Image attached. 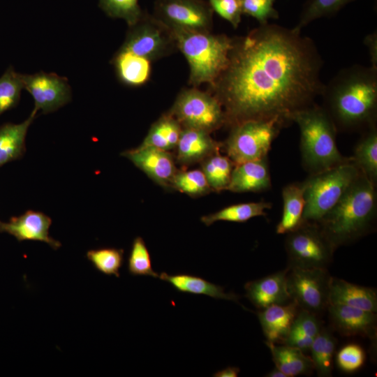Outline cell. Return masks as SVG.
Segmentation results:
<instances>
[{"instance_id":"cell-17","label":"cell","mask_w":377,"mask_h":377,"mask_svg":"<svg viewBox=\"0 0 377 377\" xmlns=\"http://www.w3.org/2000/svg\"><path fill=\"white\" fill-rule=\"evenodd\" d=\"M288 269L279 271L244 285L245 296L256 308L285 304L292 301L287 288Z\"/></svg>"},{"instance_id":"cell-39","label":"cell","mask_w":377,"mask_h":377,"mask_svg":"<svg viewBox=\"0 0 377 377\" xmlns=\"http://www.w3.org/2000/svg\"><path fill=\"white\" fill-rule=\"evenodd\" d=\"M322 327L316 314L302 309L298 312L287 337H304L314 339Z\"/></svg>"},{"instance_id":"cell-6","label":"cell","mask_w":377,"mask_h":377,"mask_svg":"<svg viewBox=\"0 0 377 377\" xmlns=\"http://www.w3.org/2000/svg\"><path fill=\"white\" fill-rule=\"evenodd\" d=\"M360 174L351 159L323 172L309 175L302 182L305 198L303 221L316 223L320 221Z\"/></svg>"},{"instance_id":"cell-23","label":"cell","mask_w":377,"mask_h":377,"mask_svg":"<svg viewBox=\"0 0 377 377\" xmlns=\"http://www.w3.org/2000/svg\"><path fill=\"white\" fill-rule=\"evenodd\" d=\"M281 195L282 215L276 228V232L279 235L294 230L303 222L305 198L302 182L286 185L282 189Z\"/></svg>"},{"instance_id":"cell-7","label":"cell","mask_w":377,"mask_h":377,"mask_svg":"<svg viewBox=\"0 0 377 377\" xmlns=\"http://www.w3.org/2000/svg\"><path fill=\"white\" fill-rule=\"evenodd\" d=\"M286 126L279 118L247 120L232 126L224 144L228 156L235 165L268 156L273 141Z\"/></svg>"},{"instance_id":"cell-20","label":"cell","mask_w":377,"mask_h":377,"mask_svg":"<svg viewBox=\"0 0 377 377\" xmlns=\"http://www.w3.org/2000/svg\"><path fill=\"white\" fill-rule=\"evenodd\" d=\"M221 144L214 140L210 133L200 129L182 127L177 145V159L182 164L202 161L219 151Z\"/></svg>"},{"instance_id":"cell-43","label":"cell","mask_w":377,"mask_h":377,"mask_svg":"<svg viewBox=\"0 0 377 377\" xmlns=\"http://www.w3.org/2000/svg\"><path fill=\"white\" fill-rule=\"evenodd\" d=\"M239 368L235 367H228L222 370L218 371L213 374L216 377H237L239 373Z\"/></svg>"},{"instance_id":"cell-24","label":"cell","mask_w":377,"mask_h":377,"mask_svg":"<svg viewBox=\"0 0 377 377\" xmlns=\"http://www.w3.org/2000/svg\"><path fill=\"white\" fill-rule=\"evenodd\" d=\"M160 279L170 283L181 293L195 295H205L215 299H221L238 302L239 295L233 293H226L222 286L211 283L201 277L187 274H168L165 272L158 274Z\"/></svg>"},{"instance_id":"cell-10","label":"cell","mask_w":377,"mask_h":377,"mask_svg":"<svg viewBox=\"0 0 377 377\" xmlns=\"http://www.w3.org/2000/svg\"><path fill=\"white\" fill-rule=\"evenodd\" d=\"M120 49L152 61L172 54L177 46L172 31L154 15L144 12L135 24L128 27Z\"/></svg>"},{"instance_id":"cell-14","label":"cell","mask_w":377,"mask_h":377,"mask_svg":"<svg viewBox=\"0 0 377 377\" xmlns=\"http://www.w3.org/2000/svg\"><path fill=\"white\" fill-rule=\"evenodd\" d=\"M122 156L130 160L154 182L163 186L171 185L177 171L173 158L168 151L139 146L125 151Z\"/></svg>"},{"instance_id":"cell-1","label":"cell","mask_w":377,"mask_h":377,"mask_svg":"<svg viewBox=\"0 0 377 377\" xmlns=\"http://www.w3.org/2000/svg\"><path fill=\"white\" fill-rule=\"evenodd\" d=\"M232 38L228 64L209 86L223 107L226 126L273 118L288 126L294 112L320 96L324 63L311 38L267 23Z\"/></svg>"},{"instance_id":"cell-41","label":"cell","mask_w":377,"mask_h":377,"mask_svg":"<svg viewBox=\"0 0 377 377\" xmlns=\"http://www.w3.org/2000/svg\"><path fill=\"white\" fill-rule=\"evenodd\" d=\"M214 12L237 29L242 20L239 0H207Z\"/></svg>"},{"instance_id":"cell-28","label":"cell","mask_w":377,"mask_h":377,"mask_svg":"<svg viewBox=\"0 0 377 377\" xmlns=\"http://www.w3.org/2000/svg\"><path fill=\"white\" fill-rule=\"evenodd\" d=\"M182 130L180 123L170 114H165L151 125L140 146L169 151L176 148Z\"/></svg>"},{"instance_id":"cell-26","label":"cell","mask_w":377,"mask_h":377,"mask_svg":"<svg viewBox=\"0 0 377 377\" xmlns=\"http://www.w3.org/2000/svg\"><path fill=\"white\" fill-rule=\"evenodd\" d=\"M275 367L283 372L287 377H293L309 374L313 369V362L301 350L286 345H279L266 341Z\"/></svg>"},{"instance_id":"cell-30","label":"cell","mask_w":377,"mask_h":377,"mask_svg":"<svg viewBox=\"0 0 377 377\" xmlns=\"http://www.w3.org/2000/svg\"><path fill=\"white\" fill-rule=\"evenodd\" d=\"M336 344V338L327 328L322 327L314 338L309 350L313 369H316L318 376L321 377L332 376Z\"/></svg>"},{"instance_id":"cell-2","label":"cell","mask_w":377,"mask_h":377,"mask_svg":"<svg viewBox=\"0 0 377 377\" xmlns=\"http://www.w3.org/2000/svg\"><path fill=\"white\" fill-rule=\"evenodd\" d=\"M320 96L337 131H364L376 125L377 68H344L324 84Z\"/></svg>"},{"instance_id":"cell-42","label":"cell","mask_w":377,"mask_h":377,"mask_svg":"<svg viewBox=\"0 0 377 377\" xmlns=\"http://www.w3.org/2000/svg\"><path fill=\"white\" fill-rule=\"evenodd\" d=\"M363 43L368 49L371 66L377 68V31L367 35Z\"/></svg>"},{"instance_id":"cell-45","label":"cell","mask_w":377,"mask_h":377,"mask_svg":"<svg viewBox=\"0 0 377 377\" xmlns=\"http://www.w3.org/2000/svg\"><path fill=\"white\" fill-rule=\"evenodd\" d=\"M1 221H0V226H1Z\"/></svg>"},{"instance_id":"cell-13","label":"cell","mask_w":377,"mask_h":377,"mask_svg":"<svg viewBox=\"0 0 377 377\" xmlns=\"http://www.w3.org/2000/svg\"><path fill=\"white\" fill-rule=\"evenodd\" d=\"M21 77L24 89L34 99L33 110L36 112H52L71 101V89L65 77L40 71L31 75L21 74Z\"/></svg>"},{"instance_id":"cell-21","label":"cell","mask_w":377,"mask_h":377,"mask_svg":"<svg viewBox=\"0 0 377 377\" xmlns=\"http://www.w3.org/2000/svg\"><path fill=\"white\" fill-rule=\"evenodd\" d=\"M343 304L376 313L377 294L375 289L331 277L329 304Z\"/></svg>"},{"instance_id":"cell-40","label":"cell","mask_w":377,"mask_h":377,"mask_svg":"<svg viewBox=\"0 0 377 377\" xmlns=\"http://www.w3.org/2000/svg\"><path fill=\"white\" fill-rule=\"evenodd\" d=\"M365 353L362 348L355 343L342 347L337 355V362L343 371L352 373L358 370L364 363Z\"/></svg>"},{"instance_id":"cell-36","label":"cell","mask_w":377,"mask_h":377,"mask_svg":"<svg viewBox=\"0 0 377 377\" xmlns=\"http://www.w3.org/2000/svg\"><path fill=\"white\" fill-rule=\"evenodd\" d=\"M128 271L133 276L158 277V274L152 268L149 250L141 237L138 236L133 241L128 258Z\"/></svg>"},{"instance_id":"cell-29","label":"cell","mask_w":377,"mask_h":377,"mask_svg":"<svg viewBox=\"0 0 377 377\" xmlns=\"http://www.w3.org/2000/svg\"><path fill=\"white\" fill-rule=\"evenodd\" d=\"M271 207V203L264 201L239 203L203 216L200 220L207 226L219 221L244 223L253 217L266 216L265 210Z\"/></svg>"},{"instance_id":"cell-35","label":"cell","mask_w":377,"mask_h":377,"mask_svg":"<svg viewBox=\"0 0 377 377\" xmlns=\"http://www.w3.org/2000/svg\"><path fill=\"white\" fill-rule=\"evenodd\" d=\"M170 186L193 197L205 195L211 190L204 173L198 169L177 171Z\"/></svg>"},{"instance_id":"cell-19","label":"cell","mask_w":377,"mask_h":377,"mask_svg":"<svg viewBox=\"0 0 377 377\" xmlns=\"http://www.w3.org/2000/svg\"><path fill=\"white\" fill-rule=\"evenodd\" d=\"M298 307L290 301L269 306L258 312V318L267 341L283 343L298 313Z\"/></svg>"},{"instance_id":"cell-16","label":"cell","mask_w":377,"mask_h":377,"mask_svg":"<svg viewBox=\"0 0 377 377\" xmlns=\"http://www.w3.org/2000/svg\"><path fill=\"white\" fill-rule=\"evenodd\" d=\"M327 307L331 323L339 333L376 338L375 313L343 304H330Z\"/></svg>"},{"instance_id":"cell-44","label":"cell","mask_w":377,"mask_h":377,"mask_svg":"<svg viewBox=\"0 0 377 377\" xmlns=\"http://www.w3.org/2000/svg\"><path fill=\"white\" fill-rule=\"evenodd\" d=\"M267 377H287L286 375L282 372L277 367H274L273 369H272L269 372H268L266 375Z\"/></svg>"},{"instance_id":"cell-5","label":"cell","mask_w":377,"mask_h":377,"mask_svg":"<svg viewBox=\"0 0 377 377\" xmlns=\"http://www.w3.org/2000/svg\"><path fill=\"white\" fill-rule=\"evenodd\" d=\"M189 66L188 83L194 87L212 84L226 68L232 38L211 32L172 31Z\"/></svg>"},{"instance_id":"cell-8","label":"cell","mask_w":377,"mask_h":377,"mask_svg":"<svg viewBox=\"0 0 377 377\" xmlns=\"http://www.w3.org/2000/svg\"><path fill=\"white\" fill-rule=\"evenodd\" d=\"M182 127L212 133L226 125V116L219 100L198 87L182 89L168 112Z\"/></svg>"},{"instance_id":"cell-15","label":"cell","mask_w":377,"mask_h":377,"mask_svg":"<svg viewBox=\"0 0 377 377\" xmlns=\"http://www.w3.org/2000/svg\"><path fill=\"white\" fill-rule=\"evenodd\" d=\"M51 224V219L44 213L28 210L18 216L12 217L8 222H1L0 232L10 234L20 242L31 240L45 242L57 250L61 244L50 236Z\"/></svg>"},{"instance_id":"cell-3","label":"cell","mask_w":377,"mask_h":377,"mask_svg":"<svg viewBox=\"0 0 377 377\" xmlns=\"http://www.w3.org/2000/svg\"><path fill=\"white\" fill-rule=\"evenodd\" d=\"M376 214V186L361 172L317 223L336 249L369 233Z\"/></svg>"},{"instance_id":"cell-25","label":"cell","mask_w":377,"mask_h":377,"mask_svg":"<svg viewBox=\"0 0 377 377\" xmlns=\"http://www.w3.org/2000/svg\"><path fill=\"white\" fill-rule=\"evenodd\" d=\"M33 110L21 123H6L0 126V167L20 158L25 151L28 129L36 116Z\"/></svg>"},{"instance_id":"cell-34","label":"cell","mask_w":377,"mask_h":377,"mask_svg":"<svg viewBox=\"0 0 377 377\" xmlns=\"http://www.w3.org/2000/svg\"><path fill=\"white\" fill-rule=\"evenodd\" d=\"M23 89L21 73L10 66L0 77V115L18 103Z\"/></svg>"},{"instance_id":"cell-9","label":"cell","mask_w":377,"mask_h":377,"mask_svg":"<svg viewBox=\"0 0 377 377\" xmlns=\"http://www.w3.org/2000/svg\"><path fill=\"white\" fill-rule=\"evenodd\" d=\"M285 248L289 267L325 268L334 247L316 222L304 221L286 234Z\"/></svg>"},{"instance_id":"cell-11","label":"cell","mask_w":377,"mask_h":377,"mask_svg":"<svg viewBox=\"0 0 377 377\" xmlns=\"http://www.w3.org/2000/svg\"><path fill=\"white\" fill-rule=\"evenodd\" d=\"M331 276L325 268L288 267L287 288L292 301L317 314L329 305Z\"/></svg>"},{"instance_id":"cell-32","label":"cell","mask_w":377,"mask_h":377,"mask_svg":"<svg viewBox=\"0 0 377 377\" xmlns=\"http://www.w3.org/2000/svg\"><path fill=\"white\" fill-rule=\"evenodd\" d=\"M355 0H306L298 22L293 27L298 31L311 22L322 17L334 15L344 6Z\"/></svg>"},{"instance_id":"cell-18","label":"cell","mask_w":377,"mask_h":377,"mask_svg":"<svg viewBox=\"0 0 377 377\" xmlns=\"http://www.w3.org/2000/svg\"><path fill=\"white\" fill-rule=\"evenodd\" d=\"M272 186L268 156L235 164L228 189L232 192H260Z\"/></svg>"},{"instance_id":"cell-37","label":"cell","mask_w":377,"mask_h":377,"mask_svg":"<svg viewBox=\"0 0 377 377\" xmlns=\"http://www.w3.org/2000/svg\"><path fill=\"white\" fill-rule=\"evenodd\" d=\"M99 6L109 17L124 20L128 27L135 24L144 13L138 0H99Z\"/></svg>"},{"instance_id":"cell-4","label":"cell","mask_w":377,"mask_h":377,"mask_svg":"<svg viewBox=\"0 0 377 377\" xmlns=\"http://www.w3.org/2000/svg\"><path fill=\"white\" fill-rule=\"evenodd\" d=\"M290 120L300 131L302 164L309 175L349 162L337 145V129L326 110L316 103L294 112Z\"/></svg>"},{"instance_id":"cell-31","label":"cell","mask_w":377,"mask_h":377,"mask_svg":"<svg viewBox=\"0 0 377 377\" xmlns=\"http://www.w3.org/2000/svg\"><path fill=\"white\" fill-rule=\"evenodd\" d=\"M235 163L219 151L202 161L201 168L211 188L217 192L227 190Z\"/></svg>"},{"instance_id":"cell-38","label":"cell","mask_w":377,"mask_h":377,"mask_svg":"<svg viewBox=\"0 0 377 377\" xmlns=\"http://www.w3.org/2000/svg\"><path fill=\"white\" fill-rule=\"evenodd\" d=\"M276 0H239L242 15L253 17L259 24L269 23L279 17L274 4Z\"/></svg>"},{"instance_id":"cell-22","label":"cell","mask_w":377,"mask_h":377,"mask_svg":"<svg viewBox=\"0 0 377 377\" xmlns=\"http://www.w3.org/2000/svg\"><path fill=\"white\" fill-rule=\"evenodd\" d=\"M151 62L145 57L120 48L111 61L119 81L130 87H141L149 81L151 73Z\"/></svg>"},{"instance_id":"cell-12","label":"cell","mask_w":377,"mask_h":377,"mask_svg":"<svg viewBox=\"0 0 377 377\" xmlns=\"http://www.w3.org/2000/svg\"><path fill=\"white\" fill-rule=\"evenodd\" d=\"M213 14L205 0H156L153 15L172 31L211 32Z\"/></svg>"},{"instance_id":"cell-27","label":"cell","mask_w":377,"mask_h":377,"mask_svg":"<svg viewBox=\"0 0 377 377\" xmlns=\"http://www.w3.org/2000/svg\"><path fill=\"white\" fill-rule=\"evenodd\" d=\"M353 163L374 185H377V125L364 131L357 142Z\"/></svg>"},{"instance_id":"cell-33","label":"cell","mask_w":377,"mask_h":377,"mask_svg":"<svg viewBox=\"0 0 377 377\" xmlns=\"http://www.w3.org/2000/svg\"><path fill=\"white\" fill-rule=\"evenodd\" d=\"M87 259L100 272L119 277V269L124 263V250L116 248L91 249L87 252Z\"/></svg>"}]
</instances>
